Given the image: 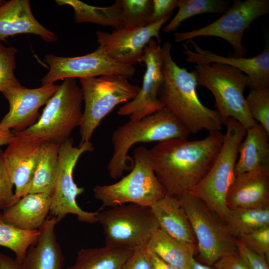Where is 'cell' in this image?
<instances>
[{
	"mask_svg": "<svg viewBox=\"0 0 269 269\" xmlns=\"http://www.w3.org/2000/svg\"><path fill=\"white\" fill-rule=\"evenodd\" d=\"M38 230L26 231L4 223L0 219V246L8 248L21 263L28 248L35 244L39 236Z\"/></svg>",
	"mask_w": 269,
	"mask_h": 269,
	"instance_id": "4dcf8cb0",
	"label": "cell"
},
{
	"mask_svg": "<svg viewBox=\"0 0 269 269\" xmlns=\"http://www.w3.org/2000/svg\"><path fill=\"white\" fill-rule=\"evenodd\" d=\"M131 171L118 182L96 185L93 189L96 199L102 207H112L133 203L150 207L165 195L152 166L149 149L143 146L134 149Z\"/></svg>",
	"mask_w": 269,
	"mask_h": 269,
	"instance_id": "5b68a950",
	"label": "cell"
},
{
	"mask_svg": "<svg viewBox=\"0 0 269 269\" xmlns=\"http://www.w3.org/2000/svg\"><path fill=\"white\" fill-rule=\"evenodd\" d=\"M60 145L43 141L29 193L51 196L56 178Z\"/></svg>",
	"mask_w": 269,
	"mask_h": 269,
	"instance_id": "83f0119b",
	"label": "cell"
},
{
	"mask_svg": "<svg viewBox=\"0 0 269 269\" xmlns=\"http://www.w3.org/2000/svg\"><path fill=\"white\" fill-rule=\"evenodd\" d=\"M170 17L141 27L123 26L112 33L98 31L97 42L113 60L125 65L134 66L141 62L146 45L153 38L160 42L159 31Z\"/></svg>",
	"mask_w": 269,
	"mask_h": 269,
	"instance_id": "2e32d148",
	"label": "cell"
},
{
	"mask_svg": "<svg viewBox=\"0 0 269 269\" xmlns=\"http://www.w3.org/2000/svg\"><path fill=\"white\" fill-rule=\"evenodd\" d=\"M225 223L237 238L269 227V208L230 209Z\"/></svg>",
	"mask_w": 269,
	"mask_h": 269,
	"instance_id": "f1b7e54d",
	"label": "cell"
},
{
	"mask_svg": "<svg viewBox=\"0 0 269 269\" xmlns=\"http://www.w3.org/2000/svg\"><path fill=\"white\" fill-rule=\"evenodd\" d=\"M83 101L82 91L76 78L65 79L46 104L36 123L17 134L60 145L70 138L75 128L80 127Z\"/></svg>",
	"mask_w": 269,
	"mask_h": 269,
	"instance_id": "8992f818",
	"label": "cell"
},
{
	"mask_svg": "<svg viewBox=\"0 0 269 269\" xmlns=\"http://www.w3.org/2000/svg\"><path fill=\"white\" fill-rule=\"evenodd\" d=\"M17 50L6 47L0 42V92L5 88L20 85L14 74L15 54Z\"/></svg>",
	"mask_w": 269,
	"mask_h": 269,
	"instance_id": "836d02e7",
	"label": "cell"
},
{
	"mask_svg": "<svg viewBox=\"0 0 269 269\" xmlns=\"http://www.w3.org/2000/svg\"><path fill=\"white\" fill-rule=\"evenodd\" d=\"M189 42L193 50L183 44V52L188 62L197 64L212 63L228 65L233 67L248 76V87L250 89L269 87V49L266 47L260 54L250 58L226 57L202 49L192 39Z\"/></svg>",
	"mask_w": 269,
	"mask_h": 269,
	"instance_id": "ac0fdd59",
	"label": "cell"
},
{
	"mask_svg": "<svg viewBox=\"0 0 269 269\" xmlns=\"http://www.w3.org/2000/svg\"><path fill=\"white\" fill-rule=\"evenodd\" d=\"M236 239L249 250L269 259V227L240 236Z\"/></svg>",
	"mask_w": 269,
	"mask_h": 269,
	"instance_id": "e575fe53",
	"label": "cell"
},
{
	"mask_svg": "<svg viewBox=\"0 0 269 269\" xmlns=\"http://www.w3.org/2000/svg\"><path fill=\"white\" fill-rule=\"evenodd\" d=\"M59 87L60 85L50 84L34 89L21 85L3 89L1 92L8 102L9 111L0 121V128L15 134L32 126L40 116L39 109Z\"/></svg>",
	"mask_w": 269,
	"mask_h": 269,
	"instance_id": "9a60e30c",
	"label": "cell"
},
{
	"mask_svg": "<svg viewBox=\"0 0 269 269\" xmlns=\"http://www.w3.org/2000/svg\"><path fill=\"white\" fill-rule=\"evenodd\" d=\"M3 151L0 148V210H4L17 200L13 191V183L3 159Z\"/></svg>",
	"mask_w": 269,
	"mask_h": 269,
	"instance_id": "d590c367",
	"label": "cell"
},
{
	"mask_svg": "<svg viewBox=\"0 0 269 269\" xmlns=\"http://www.w3.org/2000/svg\"><path fill=\"white\" fill-rule=\"evenodd\" d=\"M224 134L214 131L203 139L174 138L158 142L149 150L154 173L165 195L179 197L207 173L223 144Z\"/></svg>",
	"mask_w": 269,
	"mask_h": 269,
	"instance_id": "6da1fadb",
	"label": "cell"
},
{
	"mask_svg": "<svg viewBox=\"0 0 269 269\" xmlns=\"http://www.w3.org/2000/svg\"><path fill=\"white\" fill-rule=\"evenodd\" d=\"M235 241L238 253L249 269H269L266 257L249 250L236 238Z\"/></svg>",
	"mask_w": 269,
	"mask_h": 269,
	"instance_id": "8d00e7d4",
	"label": "cell"
},
{
	"mask_svg": "<svg viewBox=\"0 0 269 269\" xmlns=\"http://www.w3.org/2000/svg\"><path fill=\"white\" fill-rule=\"evenodd\" d=\"M220 150L211 167L203 179L189 192L201 200L226 222L230 209L226 197L235 177L239 147L246 129L236 120L230 118Z\"/></svg>",
	"mask_w": 269,
	"mask_h": 269,
	"instance_id": "277c9868",
	"label": "cell"
},
{
	"mask_svg": "<svg viewBox=\"0 0 269 269\" xmlns=\"http://www.w3.org/2000/svg\"><path fill=\"white\" fill-rule=\"evenodd\" d=\"M94 149L90 141L74 146L71 138L60 145L58 170L51 196L49 212L59 222L67 214H72L76 215L81 222H97L98 211H86L77 204L76 198L84 191V189L77 185L73 177V170L79 157L84 153Z\"/></svg>",
	"mask_w": 269,
	"mask_h": 269,
	"instance_id": "8fae6325",
	"label": "cell"
},
{
	"mask_svg": "<svg viewBox=\"0 0 269 269\" xmlns=\"http://www.w3.org/2000/svg\"><path fill=\"white\" fill-rule=\"evenodd\" d=\"M97 222L103 229L105 246L132 250L146 247L159 228L150 207L133 203L99 209Z\"/></svg>",
	"mask_w": 269,
	"mask_h": 269,
	"instance_id": "30bf717a",
	"label": "cell"
},
{
	"mask_svg": "<svg viewBox=\"0 0 269 269\" xmlns=\"http://www.w3.org/2000/svg\"><path fill=\"white\" fill-rule=\"evenodd\" d=\"M43 141L22 134H14L3 151V159L15 186L17 201L29 193Z\"/></svg>",
	"mask_w": 269,
	"mask_h": 269,
	"instance_id": "e0dca14e",
	"label": "cell"
},
{
	"mask_svg": "<svg viewBox=\"0 0 269 269\" xmlns=\"http://www.w3.org/2000/svg\"><path fill=\"white\" fill-rule=\"evenodd\" d=\"M178 0H152V12L149 23L171 17L173 9L177 7Z\"/></svg>",
	"mask_w": 269,
	"mask_h": 269,
	"instance_id": "74e56055",
	"label": "cell"
},
{
	"mask_svg": "<svg viewBox=\"0 0 269 269\" xmlns=\"http://www.w3.org/2000/svg\"><path fill=\"white\" fill-rule=\"evenodd\" d=\"M59 6L68 5L74 9L76 23H92L115 29L124 26L120 0L110 6L99 7L86 4L78 0H56Z\"/></svg>",
	"mask_w": 269,
	"mask_h": 269,
	"instance_id": "4316f807",
	"label": "cell"
},
{
	"mask_svg": "<svg viewBox=\"0 0 269 269\" xmlns=\"http://www.w3.org/2000/svg\"><path fill=\"white\" fill-rule=\"evenodd\" d=\"M37 35L47 42L57 40V37L42 25L33 16L28 0H11L0 6V42L10 36L19 34Z\"/></svg>",
	"mask_w": 269,
	"mask_h": 269,
	"instance_id": "ffe728a7",
	"label": "cell"
},
{
	"mask_svg": "<svg viewBox=\"0 0 269 269\" xmlns=\"http://www.w3.org/2000/svg\"><path fill=\"white\" fill-rule=\"evenodd\" d=\"M0 269H24L15 259L0 252Z\"/></svg>",
	"mask_w": 269,
	"mask_h": 269,
	"instance_id": "b9f144b4",
	"label": "cell"
},
{
	"mask_svg": "<svg viewBox=\"0 0 269 269\" xmlns=\"http://www.w3.org/2000/svg\"><path fill=\"white\" fill-rule=\"evenodd\" d=\"M269 134L260 124L246 130L240 144L235 176L260 168L269 167Z\"/></svg>",
	"mask_w": 269,
	"mask_h": 269,
	"instance_id": "cb8c5ba5",
	"label": "cell"
},
{
	"mask_svg": "<svg viewBox=\"0 0 269 269\" xmlns=\"http://www.w3.org/2000/svg\"><path fill=\"white\" fill-rule=\"evenodd\" d=\"M5 2L4 0H0V6Z\"/></svg>",
	"mask_w": 269,
	"mask_h": 269,
	"instance_id": "f6af8a7d",
	"label": "cell"
},
{
	"mask_svg": "<svg viewBox=\"0 0 269 269\" xmlns=\"http://www.w3.org/2000/svg\"><path fill=\"white\" fill-rule=\"evenodd\" d=\"M44 62L49 66L47 74L41 80L42 85L54 84L60 79L87 78L117 75L133 77L134 66L119 63L111 58L100 45L92 53L76 57H60L46 54Z\"/></svg>",
	"mask_w": 269,
	"mask_h": 269,
	"instance_id": "4fadbf2b",
	"label": "cell"
},
{
	"mask_svg": "<svg viewBox=\"0 0 269 269\" xmlns=\"http://www.w3.org/2000/svg\"><path fill=\"white\" fill-rule=\"evenodd\" d=\"M51 196L44 193H29L0 213L4 223L18 229L38 230L50 212Z\"/></svg>",
	"mask_w": 269,
	"mask_h": 269,
	"instance_id": "44dd1931",
	"label": "cell"
},
{
	"mask_svg": "<svg viewBox=\"0 0 269 269\" xmlns=\"http://www.w3.org/2000/svg\"><path fill=\"white\" fill-rule=\"evenodd\" d=\"M171 44L162 46L163 81L158 92L163 108L172 113L189 132L196 134L202 130L220 131L223 124L219 112L204 105L197 93V73L180 67L171 55Z\"/></svg>",
	"mask_w": 269,
	"mask_h": 269,
	"instance_id": "7a4b0ae2",
	"label": "cell"
},
{
	"mask_svg": "<svg viewBox=\"0 0 269 269\" xmlns=\"http://www.w3.org/2000/svg\"><path fill=\"white\" fill-rule=\"evenodd\" d=\"M213 266L215 269H249L238 252L222 257Z\"/></svg>",
	"mask_w": 269,
	"mask_h": 269,
	"instance_id": "ab89813d",
	"label": "cell"
},
{
	"mask_svg": "<svg viewBox=\"0 0 269 269\" xmlns=\"http://www.w3.org/2000/svg\"><path fill=\"white\" fill-rule=\"evenodd\" d=\"M150 207L160 229L179 241L196 245L189 220L178 198L165 195Z\"/></svg>",
	"mask_w": 269,
	"mask_h": 269,
	"instance_id": "603a6c76",
	"label": "cell"
},
{
	"mask_svg": "<svg viewBox=\"0 0 269 269\" xmlns=\"http://www.w3.org/2000/svg\"><path fill=\"white\" fill-rule=\"evenodd\" d=\"M246 101L251 117L269 134V87L250 89Z\"/></svg>",
	"mask_w": 269,
	"mask_h": 269,
	"instance_id": "d6a6232c",
	"label": "cell"
},
{
	"mask_svg": "<svg viewBox=\"0 0 269 269\" xmlns=\"http://www.w3.org/2000/svg\"><path fill=\"white\" fill-rule=\"evenodd\" d=\"M189 134L180 121L164 108L138 121H129L120 126L112 135L113 152L107 167L110 177L116 179L132 169L128 162L133 160L128 152L134 144L187 138Z\"/></svg>",
	"mask_w": 269,
	"mask_h": 269,
	"instance_id": "3957f363",
	"label": "cell"
},
{
	"mask_svg": "<svg viewBox=\"0 0 269 269\" xmlns=\"http://www.w3.org/2000/svg\"><path fill=\"white\" fill-rule=\"evenodd\" d=\"M58 222L54 217L44 222L36 243L28 248L21 263L24 269H63L64 258L55 234Z\"/></svg>",
	"mask_w": 269,
	"mask_h": 269,
	"instance_id": "7402d4cb",
	"label": "cell"
},
{
	"mask_svg": "<svg viewBox=\"0 0 269 269\" xmlns=\"http://www.w3.org/2000/svg\"><path fill=\"white\" fill-rule=\"evenodd\" d=\"M128 78L111 75L79 79L84 102L79 145L90 141L102 120L115 107L137 95L140 87L132 84Z\"/></svg>",
	"mask_w": 269,
	"mask_h": 269,
	"instance_id": "ba28073f",
	"label": "cell"
},
{
	"mask_svg": "<svg viewBox=\"0 0 269 269\" xmlns=\"http://www.w3.org/2000/svg\"><path fill=\"white\" fill-rule=\"evenodd\" d=\"M195 70L197 85L212 93L223 124L232 118L247 130L257 123L249 114L244 96L247 75L231 66L215 63L197 64Z\"/></svg>",
	"mask_w": 269,
	"mask_h": 269,
	"instance_id": "52a82bcc",
	"label": "cell"
},
{
	"mask_svg": "<svg viewBox=\"0 0 269 269\" xmlns=\"http://www.w3.org/2000/svg\"><path fill=\"white\" fill-rule=\"evenodd\" d=\"M122 269H150L146 247L134 250Z\"/></svg>",
	"mask_w": 269,
	"mask_h": 269,
	"instance_id": "f35d334b",
	"label": "cell"
},
{
	"mask_svg": "<svg viewBox=\"0 0 269 269\" xmlns=\"http://www.w3.org/2000/svg\"><path fill=\"white\" fill-rule=\"evenodd\" d=\"M14 134L10 131L0 128V146L7 144Z\"/></svg>",
	"mask_w": 269,
	"mask_h": 269,
	"instance_id": "7bdbcfd3",
	"label": "cell"
},
{
	"mask_svg": "<svg viewBox=\"0 0 269 269\" xmlns=\"http://www.w3.org/2000/svg\"><path fill=\"white\" fill-rule=\"evenodd\" d=\"M147 252L150 269H177L166 263L156 255L147 249Z\"/></svg>",
	"mask_w": 269,
	"mask_h": 269,
	"instance_id": "60d3db41",
	"label": "cell"
},
{
	"mask_svg": "<svg viewBox=\"0 0 269 269\" xmlns=\"http://www.w3.org/2000/svg\"><path fill=\"white\" fill-rule=\"evenodd\" d=\"M123 26L141 27L149 23L152 0H120Z\"/></svg>",
	"mask_w": 269,
	"mask_h": 269,
	"instance_id": "1f68e13d",
	"label": "cell"
},
{
	"mask_svg": "<svg viewBox=\"0 0 269 269\" xmlns=\"http://www.w3.org/2000/svg\"><path fill=\"white\" fill-rule=\"evenodd\" d=\"M146 249L177 269H188L197 246L179 241L159 228L152 234Z\"/></svg>",
	"mask_w": 269,
	"mask_h": 269,
	"instance_id": "d4e9b609",
	"label": "cell"
},
{
	"mask_svg": "<svg viewBox=\"0 0 269 269\" xmlns=\"http://www.w3.org/2000/svg\"><path fill=\"white\" fill-rule=\"evenodd\" d=\"M141 62L145 65L141 87L137 95L120 107L119 116H129L130 121H138L163 108L158 92L163 83L162 51L160 42L152 39L146 45Z\"/></svg>",
	"mask_w": 269,
	"mask_h": 269,
	"instance_id": "5bb4252c",
	"label": "cell"
},
{
	"mask_svg": "<svg viewBox=\"0 0 269 269\" xmlns=\"http://www.w3.org/2000/svg\"><path fill=\"white\" fill-rule=\"evenodd\" d=\"M229 1L221 0H178V10L174 18L163 28L165 33L175 31L185 19L202 13L223 14L229 7Z\"/></svg>",
	"mask_w": 269,
	"mask_h": 269,
	"instance_id": "f546056e",
	"label": "cell"
},
{
	"mask_svg": "<svg viewBox=\"0 0 269 269\" xmlns=\"http://www.w3.org/2000/svg\"><path fill=\"white\" fill-rule=\"evenodd\" d=\"M229 209L269 208V167L235 176L226 197Z\"/></svg>",
	"mask_w": 269,
	"mask_h": 269,
	"instance_id": "d6986e66",
	"label": "cell"
},
{
	"mask_svg": "<svg viewBox=\"0 0 269 269\" xmlns=\"http://www.w3.org/2000/svg\"><path fill=\"white\" fill-rule=\"evenodd\" d=\"M189 220L199 257L208 265L238 252L236 238L225 222L189 192L178 197Z\"/></svg>",
	"mask_w": 269,
	"mask_h": 269,
	"instance_id": "9c48e42d",
	"label": "cell"
},
{
	"mask_svg": "<svg viewBox=\"0 0 269 269\" xmlns=\"http://www.w3.org/2000/svg\"><path fill=\"white\" fill-rule=\"evenodd\" d=\"M134 250L105 246L82 249L75 263L66 269H122Z\"/></svg>",
	"mask_w": 269,
	"mask_h": 269,
	"instance_id": "484cf974",
	"label": "cell"
},
{
	"mask_svg": "<svg viewBox=\"0 0 269 269\" xmlns=\"http://www.w3.org/2000/svg\"><path fill=\"white\" fill-rule=\"evenodd\" d=\"M269 12V0H236L215 21L197 29L176 32L174 39L176 42H180L199 36L220 37L230 43L235 55L245 57L247 49L243 45L242 39L245 30L255 20Z\"/></svg>",
	"mask_w": 269,
	"mask_h": 269,
	"instance_id": "7c38bea8",
	"label": "cell"
},
{
	"mask_svg": "<svg viewBox=\"0 0 269 269\" xmlns=\"http://www.w3.org/2000/svg\"><path fill=\"white\" fill-rule=\"evenodd\" d=\"M188 269H215L208 265L203 264L193 258L189 264Z\"/></svg>",
	"mask_w": 269,
	"mask_h": 269,
	"instance_id": "ee69618b",
	"label": "cell"
}]
</instances>
